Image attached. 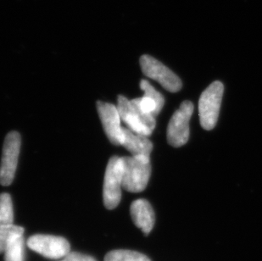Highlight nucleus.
Masks as SVG:
<instances>
[{"label":"nucleus","mask_w":262,"mask_h":261,"mask_svg":"<svg viewBox=\"0 0 262 261\" xmlns=\"http://www.w3.org/2000/svg\"><path fill=\"white\" fill-rule=\"evenodd\" d=\"M122 187L131 192L145 189L150 178V158L143 156L122 157Z\"/></svg>","instance_id":"f257e3e1"},{"label":"nucleus","mask_w":262,"mask_h":261,"mask_svg":"<svg viewBox=\"0 0 262 261\" xmlns=\"http://www.w3.org/2000/svg\"><path fill=\"white\" fill-rule=\"evenodd\" d=\"M117 106L121 121L129 130L146 137L151 135L156 127L155 116L144 113L133 100L122 95L118 96Z\"/></svg>","instance_id":"f03ea898"},{"label":"nucleus","mask_w":262,"mask_h":261,"mask_svg":"<svg viewBox=\"0 0 262 261\" xmlns=\"http://www.w3.org/2000/svg\"><path fill=\"white\" fill-rule=\"evenodd\" d=\"M224 86L221 81H214L201 94L199 101L201 125L205 130H212L216 125L220 113Z\"/></svg>","instance_id":"7ed1b4c3"},{"label":"nucleus","mask_w":262,"mask_h":261,"mask_svg":"<svg viewBox=\"0 0 262 261\" xmlns=\"http://www.w3.org/2000/svg\"><path fill=\"white\" fill-rule=\"evenodd\" d=\"M122 187V160L113 156L107 165L103 187V200L105 208L113 209L118 206L121 200Z\"/></svg>","instance_id":"20e7f679"},{"label":"nucleus","mask_w":262,"mask_h":261,"mask_svg":"<svg viewBox=\"0 0 262 261\" xmlns=\"http://www.w3.org/2000/svg\"><path fill=\"white\" fill-rule=\"evenodd\" d=\"M193 104L184 101L174 112L167 127V141L170 145L178 148L187 143L189 138V121L193 115Z\"/></svg>","instance_id":"39448f33"},{"label":"nucleus","mask_w":262,"mask_h":261,"mask_svg":"<svg viewBox=\"0 0 262 261\" xmlns=\"http://www.w3.org/2000/svg\"><path fill=\"white\" fill-rule=\"evenodd\" d=\"M20 136L17 132H10L5 139L0 166V183L9 186L15 178L20 155Z\"/></svg>","instance_id":"423d86ee"},{"label":"nucleus","mask_w":262,"mask_h":261,"mask_svg":"<svg viewBox=\"0 0 262 261\" xmlns=\"http://www.w3.org/2000/svg\"><path fill=\"white\" fill-rule=\"evenodd\" d=\"M140 66L146 77L158 81L167 91L176 93L182 88V81L179 77L150 55H143L140 58Z\"/></svg>","instance_id":"0eeeda50"},{"label":"nucleus","mask_w":262,"mask_h":261,"mask_svg":"<svg viewBox=\"0 0 262 261\" xmlns=\"http://www.w3.org/2000/svg\"><path fill=\"white\" fill-rule=\"evenodd\" d=\"M28 246L29 249L49 259L64 258L71 250L69 242L61 236L37 234L30 236Z\"/></svg>","instance_id":"6e6552de"},{"label":"nucleus","mask_w":262,"mask_h":261,"mask_svg":"<svg viewBox=\"0 0 262 261\" xmlns=\"http://www.w3.org/2000/svg\"><path fill=\"white\" fill-rule=\"evenodd\" d=\"M97 110L104 127V133L111 143L121 145L122 141V126L117 106L105 102H97Z\"/></svg>","instance_id":"1a4fd4ad"},{"label":"nucleus","mask_w":262,"mask_h":261,"mask_svg":"<svg viewBox=\"0 0 262 261\" xmlns=\"http://www.w3.org/2000/svg\"><path fill=\"white\" fill-rule=\"evenodd\" d=\"M132 219L134 224L142 230L144 234H149L156 222L155 212L150 204L144 199L135 200L130 208Z\"/></svg>","instance_id":"9d476101"},{"label":"nucleus","mask_w":262,"mask_h":261,"mask_svg":"<svg viewBox=\"0 0 262 261\" xmlns=\"http://www.w3.org/2000/svg\"><path fill=\"white\" fill-rule=\"evenodd\" d=\"M121 145L127 149L133 156L149 157L153 143L146 136L132 132L128 128H122V141Z\"/></svg>","instance_id":"9b49d317"},{"label":"nucleus","mask_w":262,"mask_h":261,"mask_svg":"<svg viewBox=\"0 0 262 261\" xmlns=\"http://www.w3.org/2000/svg\"><path fill=\"white\" fill-rule=\"evenodd\" d=\"M4 253L5 261H25V239L23 235L11 239Z\"/></svg>","instance_id":"f8f14e48"},{"label":"nucleus","mask_w":262,"mask_h":261,"mask_svg":"<svg viewBox=\"0 0 262 261\" xmlns=\"http://www.w3.org/2000/svg\"><path fill=\"white\" fill-rule=\"evenodd\" d=\"M104 261H151L148 257L139 252L132 250H114L104 257Z\"/></svg>","instance_id":"ddd939ff"},{"label":"nucleus","mask_w":262,"mask_h":261,"mask_svg":"<svg viewBox=\"0 0 262 261\" xmlns=\"http://www.w3.org/2000/svg\"><path fill=\"white\" fill-rule=\"evenodd\" d=\"M14 212L11 197L9 193L0 194V227L13 224Z\"/></svg>","instance_id":"4468645a"},{"label":"nucleus","mask_w":262,"mask_h":261,"mask_svg":"<svg viewBox=\"0 0 262 261\" xmlns=\"http://www.w3.org/2000/svg\"><path fill=\"white\" fill-rule=\"evenodd\" d=\"M24 228L14 224L0 227V254L5 252L8 244L15 236H23Z\"/></svg>","instance_id":"2eb2a0df"},{"label":"nucleus","mask_w":262,"mask_h":261,"mask_svg":"<svg viewBox=\"0 0 262 261\" xmlns=\"http://www.w3.org/2000/svg\"><path fill=\"white\" fill-rule=\"evenodd\" d=\"M137 104V106L144 113L148 115H152L156 117L160 112L158 111V106L156 104V100L150 97L144 96L138 99H132Z\"/></svg>","instance_id":"dca6fc26"},{"label":"nucleus","mask_w":262,"mask_h":261,"mask_svg":"<svg viewBox=\"0 0 262 261\" xmlns=\"http://www.w3.org/2000/svg\"><path fill=\"white\" fill-rule=\"evenodd\" d=\"M140 88L144 92V95L150 97L156 100V104L158 106L159 112H161V110L163 108L164 104H165L164 97L146 80H142L140 81Z\"/></svg>","instance_id":"f3484780"},{"label":"nucleus","mask_w":262,"mask_h":261,"mask_svg":"<svg viewBox=\"0 0 262 261\" xmlns=\"http://www.w3.org/2000/svg\"><path fill=\"white\" fill-rule=\"evenodd\" d=\"M64 261H97L93 257L87 254H81L77 252H70L67 256L64 257Z\"/></svg>","instance_id":"a211bd4d"},{"label":"nucleus","mask_w":262,"mask_h":261,"mask_svg":"<svg viewBox=\"0 0 262 261\" xmlns=\"http://www.w3.org/2000/svg\"><path fill=\"white\" fill-rule=\"evenodd\" d=\"M61 261H64V260H61Z\"/></svg>","instance_id":"6ab92c4d"}]
</instances>
